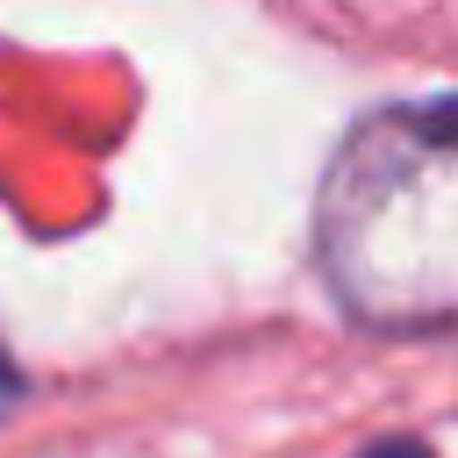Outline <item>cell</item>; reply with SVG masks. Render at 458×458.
I'll return each mask as SVG.
<instances>
[{"label":"cell","instance_id":"3","mask_svg":"<svg viewBox=\"0 0 458 458\" xmlns=\"http://www.w3.org/2000/svg\"><path fill=\"white\" fill-rule=\"evenodd\" d=\"M14 401V365H7V351H0V408Z\"/></svg>","mask_w":458,"mask_h":458},{"label":"cell","instance_id":"2","mask_svg":"<svg viewBox=\"0 0 458 458\" xmlns=\"http://www.w3.org/2000/svg\"><path fill=\"white\" fill-rule=\"evenodd\" d=\"M358 458H437L429 444H415V437H386V444H365Z\"/></svg>","mask_w":458,"mask_h":458},{"label":"cell","instance_id":"1","mask_svg":"<svg viewBox=\"0 0 458 458\" xmlns=\"http://www.w3.org/2000/svg\"><path fill=\"white\" fill-rule=\"evenodd\" d=\"M315 272L365 329L458 322V93L358 114L315 179Z\"/></svg>","mask_w":458,"mask_h":458}]
</instances>
